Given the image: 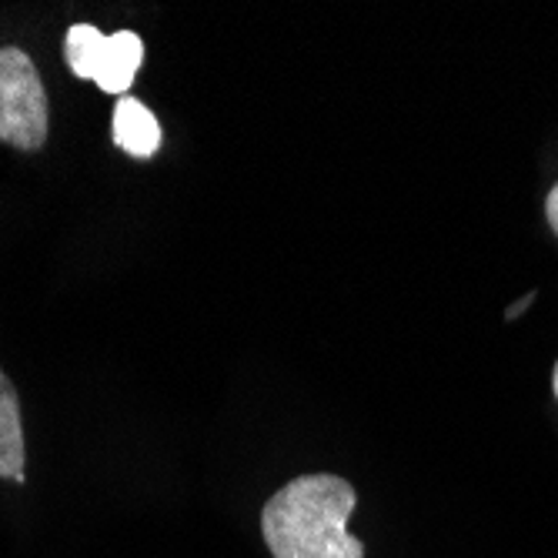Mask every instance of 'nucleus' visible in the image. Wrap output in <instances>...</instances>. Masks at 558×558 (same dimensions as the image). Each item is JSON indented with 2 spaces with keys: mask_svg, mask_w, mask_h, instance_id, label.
Segmentation results:
<instances>
[{
  "mask_svg": "<svg viewBox=\"0 0 558 558\" xmlns=\"http://www.w3.org/2000/svg\"><path fill=\"white\" fill-rule=\"evenodd\" d=\"M50 131L47 90L37 64L21 47H0V141L24 150H40Z\"/></svg>",
  "mask_w": 558,
  "mask_h": 558,
  "instance_id": "2",
  "label": "nucleus"
},
{
  "mask_svg": "<svg viewBox=\"0 0 558 558\" xmlns=\"http://www.w3.org/2000/svg\"><path fill=\"white\" fill-rule=\"evenodd\" d=\"M105 47H108L105 31H97L94 24H74L64 37V58L74 77L94 81L100 71V61H105Z\"/></svg>",
  "mask_w": 558,
  "mask_h": 558,
  "instance_id": "6",
  "label": "nucleus"
},
{
  "mask_svg": "<svg viewBox=\"0 0 558 558\" xmlns=\"http://www.w3.org/2000/svg\"><path fill=\"white\" fill-rule=\"evenodd\" d=\"M114 144L131 158H150L158 155L161 147V124L158 118L147 111V105H141L137 97L124 94L118 97L114 108Z\"/></svg>",
  "mask_w": 558,
  "mask_h": 558,
  "instance_id": "4",
  "label": "nucleus"
},
{
  "mask_svg": "<svg viewBox=\"0 0 558 558\" xmlns=\"http://www.w3.org/2000/svg\"><path fill=\"white\" fill-rule=\"evenodd\" d=\"M27 448H24V422H21V398L14 381L0 368V478L24 485L27 472Z\"/></svg>",
  "mask_w": 558,
  "mask_h": 558,
  "instance_id": "3",
  "label": "nucleus"
},
{
  "mask_svg": "<svg viewBox=\"0 0 558 558\" xmlns=\"http://www.w3.org/2000/svg\"><path fill=\"white\" fill-rule=\"evenodd\" d=\"M141 64H144V40L134 31L108 34L105 61H100V71H97L94 84L105 94H121L124 97V90H131Z\"/></svg>",
  "mask_w": 558,
  "mask_h": 558,
  "instance_id": "5",
  "label": "nucleus"
},
{
  "mask_svg": "<svg viewBox=\"0 0 558 558\" xmlns=\"http://www.w3.org/2000/svg\"><path fill=\"white\" fill-rule=\"evenodd\" d=\"M545 218H548V228L558 234V184L548 191V197H545Z\"/></svg>",
  "mask_w": 558,
  "mask_h": 558,
  "instance_id": "7",
  "label": "nucleus"
},
{
  "mask_svg": "<svg viewBox=\"0 0 558 558\" xmlns=\"http://www.w3.org/2000/svg\"><path fill=\"white\" fill-rule=\"evenodd\" d=\"M532 298H535V294H525V298H522V301L515 304V308H509V312H505V318H509V322H512V318H519V315H522V312L529 308V304H532Z\"/></svg>",
  "mask_w": 558,
  "mask_h": 558,
  "instance_id": "8",
  "label": "nucleus"
},
{
  "mask_svg": "<svg viewBox=\"0 0 558 558\" xmlns=\"http://www.w3.org/2000/svg\"><path fill=\"white\" fill-rule=\"evenodd\" d=\"M359 492L341 475H298L262 509V535L275 558H365L348 532Z\"/></svg>",
  "mask_w": 558,
  "mask_h": 558,
  "instance_id": "1",
  "label": "nucleus"
},
{
  "mask_svg": "<svg viewBox=\"0 0 558 558\" xmlns=\"http://www.w3.org/2000/svg\"><path fill=\"white\" fill-rule=\"evenodd\" d=\"M551 391H555V398H558V362H555V372H551Z\"/></svg>",
  "mask_w": 558,
  "mask_h": 558,
  "instance_id": "9",
  "label": "nucleus"
}]
</instances>
